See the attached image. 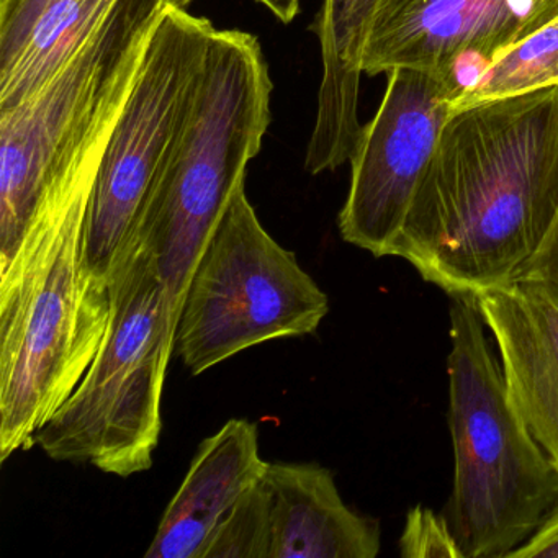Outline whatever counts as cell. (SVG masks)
Here are the masks:
<instances>
[{
    "instance_id": "4",
    "label": "cell",
    "mask_w": 558,
    "mask_h": 558,
    "mask_svg": "<svg viewBox=\"0 0 558 558\" xmlns=\"http://www.w3.org/2000/svg\"><path fill=\"white\" fill-rule=\"evenodd\" d=\"M446 515L465 558H505L558 508V470L509 398L475 295L450 296Z\"/></svg>"
},
{
    "instance_id": "17",
    "label": "cell",
    "mask_w": 558,
    "mask_h": 558,
    "mask_svg": "<svg viewBox=\"0 0 558 558\" xmlns=\"http://www.w3.org/2000/svg\"><path fill=\"white\" fill-rule=\"evenodd\" d=\"M270 492L260 478L218 525L204 558H270Z\"/></svg>"
},
{
    "instance_id": "12",
    "label": "cell",
    "mask_w": 558,
    "mask_h": 558,
    "mask_svg": "<svg viewBox=\"0 0 558 558\" xmlns=\"http://www.w3.org/2000/svg\"><path fill=\"white\" fill-rule=\"evenodd\" d=\"M267 463L259 430L247 420H230L202 440L145 557L204 558L218 525L263 478Z\"/></svg>"
},
{
    "instance_id": "24",
    "label": "cell",
    "mask_w": 558,
    "mask_h": 558,
    "mask_svg": "<svg viewBox=\"0 0 558 558\" xmlns=\"http://www.w3.org/2000/svg\"><path fill=\"white\" fill-rule=\"evenodd\" d=\"M5 2H8V0H0V4H5Z\"/></svg>"
},
{
    "instance_id": "8",
    "label": "cell",
    "mask_w": 558,
    "mask_h": 558,
    "mask_svg": "<svg viewBox=\"0 0 558 558\" xmlns=\"http://www.w3.org/2000/svg\"><path fill=\"white\" fill-rule=\"evenodd\" d=\"M215 31L187 9L166 5L125 109L110 136L87 215L86 266L110 283L165 172L197 94Z\"/></svg>"
},
{
    "instance_id": "11",
    "label": "cell",
    "mask_w": 558,
    "mask_h": 558,
    "mask_svg": "<svg viewBox=\"0 0 558 558\" xmlns=\"http://www.w3.org/2000/svg\"><path fill=\"white\" fill-rule=\"evenodd\" d=\"M475 296L509 398L558 470V303L524 280Z\"/></svg>"
},
{
    "instance_id": "10",
    "label": "cell",
    "mask_w": 558,
    "mask_h": 558,
    "mask_svg": "<svg viewBox=\"0 0 558 558\" xmlns=\"http://www.w3.org/2000/svg\"><path fill=\"white\" fill-rule=\"evenodd\" d=\"M557 17L558 0H381L362 71L374 77L410 68L456 74L462 83L465 66H472L470 83L483 66Z\"/></svg>"
},
{
    "instance_id": "21",
    "label": "cell",
    "mask_w": 558,
    "mask_h": 558,
    "mask_svg": "<svg viewBox=\"0 0 558 558\" xmlns=\"http://www.w3.org/2000/svg\"><path fill=\"white\" fill-rule=\"evenodd\" d=\"M558 558V508L547 521L521 547L515 548L509 558Z\"/></svg>"
},
{
    "instance_id": "15",
    "label": "cell",
    "mask_w": 558,
    "mask_h": 558,
    "mask_svg": "<svg viewBox=\"0 0 558 558\" xmlns=\"http://www.w3.org/2000/svg\"><path fill=\"white\" fill-rule=\"evenodd\" d=\"M117 0H51L21 47L0 60V110L45 86L102 24Z\"/></svg>"
},
{
    "instance_id": "5",
    "label": "cell",
    "mask_w": 558,
    "mask_h": 558,
    "mask_svg": "<svg viewBox=\"0 0 558 558\" xmlns=\"http://www.w3.org/2000/svg\"><path fill=\"white\" fill-rule=\"evenodd\" d=\"M272 90L259 38L217 28L184 129L132 236L179 313L221 215L263 149Z\"/></svg>"
},
{
    "instance_id": "1",
    "label": "cell",
    "mask_w": 558,
    "mask_h": 558,
    "mask_svg": "<svg viewBox=\"0 0 558 558\" xmlns=\"http://www.w3.org/2000/svg\"><path fill=\"white\" fill-rule=\"evenodd\" d=\"M558 211V87L453 110L390 256L447 295L514 282Z\"/></svg>"
},
{
    "instance_id": "22",
    "label": "cell",
    "mask_w": 558,
    "mask_h": 558,
    "mask_svg": "<svg viewBox=\"0 0 558 558\" xmlns=\"http://www.w3.org/2000/svg\"><path fill=\"white\" fill-rule=\"evenodd\" d=\"M269 9L282 24L289 25L300 14V0H256Z\"/></svg>"
},
{
    "instance_id": "18",
    "label": "cell",
    "mask_w": 558,
    "mask_h": 558,
    "mask_svg": "<svg viewBox=\"0 0 558 558\" xmlns=\"http://www.w3.org/2000/svg\"><path fill=\"white\" fill-rule=\"evenodd\" d=\"M400 554L404 558H465L446 515L423 506L408 511Z\"/></svg>"
},
{
    "instance_id": "20",
    "label": "cell",
    "mask_w": 558,
    "mask_h": 558,
    "mask_svg": "<svg viewBox=\"0 0 558 558\" xmlns=\"http://www.w3.org/2000/svg\"><path fill=\"white\" fill-rule=\"evenodd\" d=\"M515 280L534 283L558 303V211L544 243L522 266Z\"/></svg>"
},
{
    "instance_id": "3",
    "label": "cell",
    "mask_w": 558,
    "mask_h": 558,
    "mask_svg": "<svg viewBox=\"0 0 558 558\" xmlns=\"http://www.w3.org/2000/svg\"><path fill=\"white\" fill-rule=\"evenodd\" d=\"M166 0H117L34 96L0 110V269L47 202L93 197Z\"/></svg>"
},
{
    "instance_id": "16",
    "label": "cell",
    "mask_w": 558,
    "mask_h": 558,
    "mask_svg": "<svg viewBox=\"0 0 558 558\" xmlns=\"http://www.w3.org/2000/svg\"><path fill=\"white\" fill-rule=\"evenodd\" d=\"M548 87H558V17L483 66L450 112Z\"/></svg>"
},
{
    "instance_id": "13",
    "label": "cell",
    "mask_w": 558,
    "mask_h": 558,
    "mask_svg": "<svg viewBox=\"0 0 558 558\" xmlns=\"http://www.w3.org/2000/svg\"><path fill=\"white\" fill-rule=\"evenodd\" d=\"M270 558H375L380 524L345 505L335 476L316 463H267Z\"/></svg>"
},
{
    "instance_id": "14",
    "label": "cell",
    "mask_w": 558,
    "mask_h": 558,
    "mask_svg": "<svg viewBox=\"0 0 558 558\" xmlns=\"http://www.w3.org/2000/svg\"><path fill=\"white\" fill-rule=\"evenodd\" d=\"M380 2L323 0L312 25L322 47L323 76L305 156L310 174L336 171L354 155L364 126L359 122L362 54Z\"/></svg>"
},
{
    "instance_id": "19",
    "label": "cell",
    "mask_w": 558,
    "mask_h": 558,
    "mask_svg": "<svg viewBox=\"0 0 558 558\" xmlns=\"http://www.w3.org/2000/svg\"><path fill=\"white\" fill-rule=\"evenodd\" d=\"M51 0H8L0 4V60L11 57Z\"/></svg>"
},
{
    "instance_id": "2",
    "label": "cell",
    "mask_w": 558,
    "mask_h": 558,
    "mask_svg": "<svg viewBox=\"0 0 558 558\" xmlns=\"http://www.w3.org/2000/svg\"><path fill=\"white\" fill-rule=\"evenodd\" d=\"M89 198L37 211L0 269V460L35 446L106 338L110 283L86 266Z\"/></svg>"
},
{
    "instance_id": "6",
    "label": "cell",
    "mask_w": 558,
    "mask_h": 558,
    "mask_svg": "<svg viewBox=\"0 0 558 558\" xmlns=\"http://www.w3.org/2000/svg\"><path fill=\"white\" fill-rule=\"evenodd\" d=\"M112 316L83 380L35 436L50 459L129 478L151 469L179 313L148 251L132 238L110 276Z\"/></svg>"
},
{
    "instance_id": "7",
    "label": "cell",
    "mask_w": 558,
    "mask_h": 558,
    "mask_svg": "<svg viewBox=\"0 0 558 558\" xmlns=\"http://www.w3.org/2000/svg\"><path fill=\"white\" fill-rule=\"evenodd\" d=\"M328 313V295L267 233L243 187L195 267L175 348L202 375L263 342L313 335Z\"/></svg>"
},
{
    "instance_id": "9",
    "label": "cell",
    "mask_w": 558,
    "mask_h": 558,
    "mask_svg": "<svg viewBox=\"0 0 558 558\" xmlns=\"http://www.w3.org/2000/svg\"><path fill=\"white\" fill-rule=\"evenodd\" d=\"M387 76L380 107L362 126L349 161L351 185L338 220L342 240L375 257L390 256L450 107L462 93L456 74L400 68Z\"/></svg>"
},
{
    "instance_id": "23",
    "label": "cell",
    "mask_w": 558,
    "mask_h": 558,
    "mask_svg": "<svg viewBox=\"0 0 558 558\" xmlns=\"http://www.w3.org/2000/svg\"><path fill=\"white\" fill-rule=\"evenodd\" d=\"M192 2H195V0H166V4L178 9H187Z\"/></svg>"
}]
</instances>
